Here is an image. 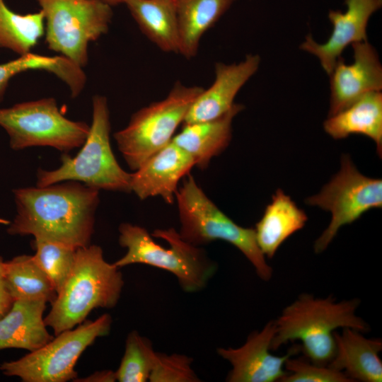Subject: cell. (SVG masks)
Segmentation results:
<instances>
[{
	"mask_svg": "<svg viewBox=\"0 0 382 382\" xmlns=\"http://www.w3.org/2000/svg\"><path fill=\"white\" fill-rule=\"evenodd\" d=\"M16 214L10 235H31L74 248L88 246L94 231L99 190L76 181L13 190Z\"/></svg>",
	"mask_w": 382,
	"mask_h": 382,
	"instance_id": "cell-1",
	"label": "cell"
},
{
	"mask_svg": "<svg viewBox=\"0 0 382 382\" xmlns=\"http://www.w3.org/2000/svg\"><path fill=\"white\" fill-rule=\"evenodd\" d=\"M359 303L357 299L337 301L331 296L299 295L274 320L276 331L270 349L300 340L303 352L312 363L328 366L335 352L336 329L349 328L361 332L370 330L368 323L356 315Z\"/></svg>",
	"mask_w": 382,
	"mask_h": 382,
	"instance_id": "cell-2",
	"label": "cell"
},
{
	"mask_svg": "<svg viewBox=\"0 0 382 382\" xmlns=\"http://www.w3.org/2000/svg\"><path fill=\"white\" fill-rule=\"evenodd\" d=\"M123 285L119 267L105 260L100 246L77 248L72 269L44 318L45 325L55 335L74 328L94 308L114 307Z\"/></svg>",
	"mask_w": 382,
	"mask_h": 382,
	"instance_id": "cell-3",
	"label": "cell"
},
{
	"mask_svg": "<svg viewBox=\"0 0 382 382\" xmlns=\"http://www.w3.org/2000/svg\"><path fill=\"white\" fill-rule=\"evenodd\" d=\"M119 243L125 255L114 262L117 267L145 264L174 274L182 289L196 292L204 289L216 266L199 246L185 241L173 228L148 231L130 223L119 226Z\"/></svg>",
	"mask_w": 382,
	"mask_h": 382,
	"instance_id": "cell-4",
	"label": "cell"
},
{
	"mask_svg": "<svg viewBox=\"0 0 382 382\" xmlns=\"http://www.w3.org/2000/svg\"><path fill=\"white\" fill-rule=\"evenodd\" d=\"M110 120L108 99L102 95L92 98V121L89 133L74 157L66 153L54 170L39 169L36 186L45 187L64 181H76L100 190L131 192V173L118 163L110 145Z\"/></svg>",
	"mask_w": 382,
	"mask_h": 382,
	"instance_id": "cell-5",
	"label": "cell"
},
{
	"mask_svg": "<svg viewBox=\"0 0 382 382\" xmlns=\"http://www.w3.org/2000/svg\"><path fill=\"white\" fill-rule=\"evenodd\" d=\"M175 201L180 224L178 232L185 241L195 246L216 240L226 241L245 256L261 279L272 278V268L257 243L255 229L236 224L207 197L190 173L183 178Z\"/></svg>",
	"mask_w": 382,
	"mask_h": 382,
	"instance_id": "cell-6",
	"label": "cell"
},
{
	"mask_svg": "<svg viewBox=\"0 0 382 382\" xmlns=\"http://www.w3.org/2000/svg\"><path fill=\"white\" fill-rule=\"evenodd\" d=\"M204 89L177 81L165 98L136 111L127 125L114 133L117 148L130 169L136 170L172 141L191 105Z\"/></svg>",
	"mask_w": 382,
	"mask_h": 382,
	"instance_id": "cell-7",
	"label": "cell"
},
{
	"mask_svg": "<svg viewBox=\"0 0 382 382\" xmlns=\"http://www.w3.org/2000/svg\"><path fill=\"white\" fill-rule=\"evenodd\" d=\"M0 126L8 135L13 150L47 146L66 154L81 147L90 129L86 122L63 115L54 98L0 108Z\"/></svg>",
	"mask_w": 382,
	"mask_h": 382,
	"instance_id": "cell-8",
	"label": "cell"
},
{
	"mask_svg": "<svg viewBox=\"0 0 382 382\" xmlns=\"http://www.w3.org/2000/svg\"><path fill=\"white\" fill-rule=\"evenodd\" d=\"M45 17L47 48L81 68L88 62V45L109 30L112 6L96 0H36Z\"/></svg>",
	"mask_w": 382,
	"mask_h": 382,
	"instance_id": "cell-9",
	"label": "cell"
},
{
	"mask_svg": "<svg viewBox=\"0 0 382 382\" xmlns=\"http://www.w3.org/2000/svg\"><path fill=\"white\" fill-rule=\"evenodd\" d=\"M112 318L103 314L86 320L76 328L61 332L37 349L21 359L5 361L0 370L24 382H66L76 378L75 365L84 350L110 330Z\"/></svg>",
	"mask_w": 382,
	"mask_h": 382,
	"instance_id": "cell-10",
	"label": "cell"
},
{
	"mask_svg": "<svg viewBox=\"0 0 382 382\" xmlns=\"http://www.w3.org/2000/svg\"><path fill=\"white\" fill-rule=\"evenodd\" d=\"M305 203L331 214L328 227L314 243L316 253L323 252L340 228L359 219L365 212L382 207V180L361 173L350 156L343 154L339 171Z\"/></svg>",
	"mask_w": 382,
	"mask_h": 382,
	"instance_id": "cell-11",
	"label": "cell"
},
{
	"mask_svg": "<svg viewBox=\"0 0 382 382\" xmlns=\"http://www.w3.org/2000/svg\"><path fill=\"white\" fill-rule=\"evenodd\" d=\"M274 321L268 322L260 331L250 334L245 343L238 348H219L217 352L232 369L226 378L230 382H274L286 374L284 364L298 349L293 347L279 357L270 352L274 336Z\"/></svg>",
	"mask_w": 382,
	"mask_h": 382,
	"instance_id": "cell-12",
	"label": "cell"
},
{
	"mask_svg": "<svg viewBox=\"0 0 382 382\" xmlns=\"http://www.w3.org/2000/svg\"><path fill=\"white\" fill-rule=\"evenodd\" d=\"M354 62L350 64L341 57L330 76L331 116L364 95L382 89V66L375 48L366 41L352 45Z\"/></svg>",
	"mask_w": 382,
	"mask_h": 382,
	"instance_id": "cell-13",
	"label": "cell"
},
{
	"mask_svg": "<svg viewBox=\"0 0 382 382\" xmlns=\"http://www.w3.org/2000/svg\"><path fill=\"white\" fill-rule=\"evenodd\" d=\"M345 2L347 6L345 12L330 10L328 13L332 30L325 42L318 43L311 35H308L300 46L301 50L319 59L328 75L347 46L367 40L369 21L382 6V0H345Z\"/></svg>",
	"mask_w": 382,
	"mask_h": 382,
	"instance_id": "cell-14",
	"label": "cell"
},
{
	"mask_svg": "<svg viewBox=\"0 0 382 382\" xmlns=\"http://www.w3.org/2000/svg\"><path fill=\"white\" fill-rule=\"evenodd\" d=\"M194 166L192 158L171 141L131 173V192L141 200L159 196L173 204L180 180Z\"/></svg>",
	"mask_w": 382,
	"mask_h": 382,
	"instance_id": "cell-15",
	"label": "cell"
},
{
	"mask_svg": "<svg viewBox=\"0 0 382 382\" xmlns=\"http://www.w3.org/2000/svg\"><path fill=\"white\" fill-rule=\"evenodd\" d=\"M260 63L258 54H249L238 62L214 64L215 79L191 105L183 124L219 117L233 105L234 98L244 84L255 74Z\"/></svg>",
	"mask_w": 382,
	"mask_h": 382,
	"instance_id": "cell-16",
	"label": "cell"
},
{
	"mask_svg": "<svg viewBox=\"0 0 382 382\" xmlns=\"http://www.w3.org/2000/svg\"><path fill=\"white\" fill-rule=\"evenodd\" d=\"M242 104L234 103L223 115L207 121L183 124L180 132L172 141L187 152L193 159L195 166L206 169L211 160L221 154L232 138L234 117L243 110Z\"/></svg>",
	"mask_w": 382,
	"mask_h": 382,
	"instance_id": "cell-17",
	"label": "cell"
},
{
	"mask_svg": "<svg viewBox=\"0 0 382 382\" xmlns=\"http://www.w3.org/2000/svg\"><path fill=\"white\" fill-rule=\"evenodd\" d=\"M335 352L328 366L342 371L352 381L381 382L382 349L380 339L366 338L356 330L344 328L341 334L335 332Z\"/></svg>",
	"mask_w": 382,
	"mask_h": 382,
	"instance_id": "cell-18",
	"label": "cell"
},
{
	"mask_svg": "<svg viewBox=\"0 0 382 382\" xmlns=\"http://www.w3.org/2000/svg\"><path fill=\"white\" fill-rule=\"evenodd\" d=\"M46 303L44 300L13 301L0 318V350L18 348L33 352L53 338L43 318Z\"/></svg>",
	"mask_w": 382,
	"mask_h": 382,
	"instance_id": "cell-19",
	"label": "cell"
},
{
	"mask_svg": "<svg viewBox=\"0 0 382 382\" xmlns=\"http://www.w3.org/2000/svg\"><path fill=\"white\" fill-rule=\"evenodd\" d=\"M325 132L335 139L352 134L366 136L374 141L378 156L382 155V93H368L352 104L328 116L323 122Z\"/></svg>",
	"mask_w": 382,
	"mask_h": 382,
	"instance_id": "cell-20",
	"label": "cell"
},
{
	"mask_svg": "<svg viewBox=\"0 0 382 382\" xmlns=\"http://www.w3.org/2000/svg\"><path fill=\"white\" fill-rule=\"evenodd\" d=\"M307 221L306 212L290 196L277 189L254 228L257 243L263 255L272 258L280 245L303 228Z\"/></svg>",
	"mask_w": 382,
	"mask_h": 382,
	"instance_id": "cell-21",
	"label": "cell"
},
{
	"mask_svg": "<svg viewBox=\"0 0 382 382\" xmlns=\"http://www.w3.org/2000/svg\"><path fill=\"white\" fill-rule=\"evenodd\" d=\"M172 1L178 25V54L190 59L197 55L204 34L236 0Z\"/></svg>",
	"mask_w": 382,
	"mask_h": 382,
	"instance_id": "cell-22",
	"label": "cell"
},
{
	"mask_svg": "<svg viewBox=\"0 0 382 382\" xmlns=\"http://www.w3.org/2000/svg\"><path fill=\"white\" fill-rule=\"evenodd\" d=\"M125 5L151 42L163 52L178 54V25L172 0H128Z\"/></svg>",
	"mask_w": 382,
	"mask_h": 382,
	"instance_id": "cell-23",
	"label": "cell"
},
{
	"mask_svg": "<svg viewBox=\"0 0 382 382\" xmlns=\"http://www.w3.org/2000/svg\"><path fill=\"white\" fill-rule=\"evenodd\" d=\"M44 70L55 75L69 87L72 98L78 97L86 83L83 69L62 55L46 56L31 52L0 64V103L8 82L16 75L28 70Z\"/></svg>",
	"mask_w": 382,
	"mask_h": 382,
	"instance_id": "cell-24",
	"label": "cell"
},
{
	"mask_svg": "<svg viewBox=\"0 0 382 382\" xmlns=\"http://www.w3.org/2000/svg\"><path fill=\"white\" fill-rule=\"evenodd\" d=\"M4 282L14 301L44 300L52 304L57 291L33 255H21L4 262Z\"/></svg>",
	"mask_w": 382,
	"mask_h": 382,
	"instance_id": "cell-25",
	"label": "cell"
},
{
	"mask_svg": "<svg viewBox=\"0 0 382 382\" xmlns=\"http://www.w3.org/2000/svg\"><path fill=\"white\" fill-rule=\"evenodd\" d=\"M45 17L40 10L27 14L11 10L0 0V47L19 55L31 51L45 35Z\"/></svg>",
	"mask_w": 382,
	"mask_h": 382,
	"instance_id": "cell-26",
	"label": "cell"
},
{
	"mask_svg": "<svg viewBox=\"0 0 382 382\" xmlns=\"http://www.w3.org/2000/svg\"><path fill=\"white\" fill-rule=\"evenodd\" d=\"M151 342L134 330L127 335L125 350L115 372L120 382H145L149 380L158 360Z\"/></svg>",
	"mask_w": 382,
	"mask_h": 382,
	"instance_id": "cell-27",
	"label": "cell"
},
{
	"mask_svg": "<svg viewBox=\"0 0 382 382\" xmlns=\"http://www.w3.org/2000/svg\"><path fill=\"white\" fill-rule=\"evenodd\" d=\"M33 245L34 260L58 293L72 269L77 248L40 238H35Z\"/></svg>",
	"mask_w": 382,
	"mask_h": 382,
	"instance_id": "cell-28",
	"label": "cell"
},
{
	"mask_svg": "<svg viewBox=\"0 0 382 382\" xmlns=\"http://www.w3.org/2000/svg\"><path fill=\"white\" fill-rule=\"evenodd\" d=\"M284 369L286 374L281 382H352L342 371L291 357L286 359Z\"/></svg>",
	"mask_w": 382,
	"mask_h": 382,
	"instance_id": "cell-29",
	"label": "cell"
},
{
	"mask_svg": "<svg viewBox=\"0 0 382 382\" xmlns=\"http://www.w3.org/2000/svg\"><path fill=\"white\" fill-rule=\"evenodd\" d=\"M190 357L178 354L158 353L157 363L151 374V382H196L199 381L192 369Z\"/></svg>",
	"mask_w": 382,
	"mask_h": 382,
	"instance_id": "cell-30",
	"label": "cell"
},
{
	"mask_svg": "<svg viewBox=\"0 0 382 382\" xmlns=\"http://www.w3.org/2000/svg\"><path fill=\"white\" fill-rule=\"evenodd\" d=\"M4 262L0 256V318L9 311L14 301L5 284L4 277Z\"/></svg>",
	"mask_w": 382,
	"mask_h": 382,
	"instance_id": "cell-31",
	"label": "cell"
},
{
	"mask_svg": "<svg viewBox=\"0 0 382 382\" xmlns=\"http://www.w3.org/2000/svg\"><path fill=\"white\" fill-rule=\"evenodd\" d=\"M116 381L115 372L111 371H103L96 372L86 378L78 380L77 381Z\"/></svg>",
	"mask_w": 382,
	"mask_h": 382,
	"instance_id": "cell-32",
	"label": "cell"
},
{
	"mask_svg": "<svg viewBox=\"0 0 382 382\" xmlns=\"http://www.w3.org/2000/svg\"><path fill=\"white\" fill-rule=\"evenodd\" d=\"M106 4L110 6H117L121 4H126L128 0H96Z\"/></svg>",
	"mask_w": 382,
	"mask_h": 382,
	"instance_id": "cell-33",
	"label": "cell"
},
{
	"mask_svg": "<svg viewBox=\"0 0 382 382\" xmlns=\"http://www.w3.org/2000/svg\"><path fill=\"white\" fill-rule=\"evenodd\" d=\"M11 223L10 221L0 218V224L4 225H8Z\"/></svg>",
	"mask_w": 382,
	"mask_h": 382,
	"instance_id": "cell-34",
	"label": "cell"
}]
</instances>
